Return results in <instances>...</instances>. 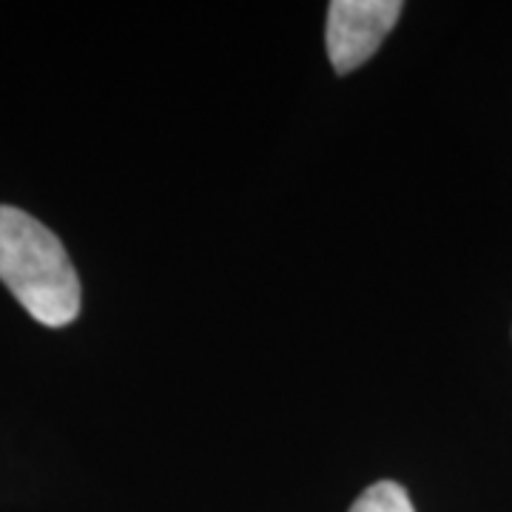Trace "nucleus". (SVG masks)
I'll return each mask as SVG.
<instances>
[{"label": "nucleus", "mask_w": 512, "mask_h": 512, "mask_svg": "<svg viewBox=\"0 0 512 512\" xmlns=\"http://www.w3.org/2000/svg\"><path fill=\"white\" fill-rule=\"evenodd\" d=\"M350 512H416L413 501L396 481H376L353 501Z\"/></svg>", "instance_id": "3"}, {"label": "nucleus", "mask_w": 512, "mask_h": 512, "mask_svg": "<svg viewBox=\"0 0 512 512\" xmlns=\"http://www.w3.org/2000/svg\"><path fill=\"white\" fill-rule=\"evenodd\" d=\"M0 282L46 328H66L80 316V279L63 242L12 205H0Z\"/></svg>", "instance_id": "1"}, {"label": "nucleus", "mask_w": 512, "mask_h": 512, "mask_svg": "<svg viewBox=\"0 0 512 512\" xmlns=\"http://www.w3.org/2000/svg\"><path fill=\"white\" fill-rule=\"evenodd\" d=\"M402 12L399 0H333L325 40L336 74H350L376 55Z\"/></svg>", "instance_id": "2"}]
</instances>
